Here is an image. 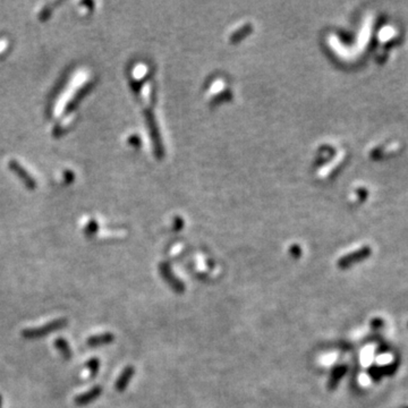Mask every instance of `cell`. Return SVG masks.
I'll list each match as a JSON object with an SVG mask.
<instances>
[{
	"instance_id": "cell-4",
	"label": "cell",
	"mask_w": 408,
	"mask_h": 408,
	"mask_svg": "<svg viewBox=\"0 0 408 408\" xmlns=\"http://www.w3.org/2000/svg\"><path fill=\"white\" fill-rule=\"evenodd\" d=\"M9 168H11V169L15 172V174L20 177V178L23 180V183H24L27 187H30V188H34L35 186H36V183H35V180L33 179V177H32L29 172H27L24 168H23L20 163L18 162H16V161H14V160H12L11 162H9Z\"/></svg>"
},
{
	"instance_id": "cell-10",
	"label": "cell",
	"mask_w": 408,
	"mask_h": 408,
	"mask_svg": "<svg viewBox=\"0 0 408 408\" xmlns=\"http://www.w3.org/2000/svg\"><path fill=\"white\" fill-rule=\"evenodd\" d=\"M86 365H88V367H89L91 376H92V378L97 376L99 369H100V361L98 360V358H91V360H89L88 363H86Z\"/></svg>"
},
{
	"instance_id": "cell-9",
	"label": "cell",
	"mask_w": 408,
	"mask_h": 408,
	"mask_svg": "<svg viewBox=\"0 0 408 408\" xmlns=\"http://www.w3.org/2000/svg\"><path fill=\"white\" fill-rule=\"evenodd\" d=\"M54 347L57 348V351L61 354V356L65 358V360H71L73 354L66 339L63 338L56 339V342H54Z\"/></svg>"
},
{
	"instance_id": "cell-12",
	"label": "cell",
	"mask_w": 408,
	"mask_h": 408,
	"mask_svg": "<svg viewBox=\"0 0 408 408\" xmlns=\"http://www.w3.org/2000/svg\"><path fill=\"white\" fill-rule=\"evenodd\" d=\"M0 408H3V397H2V394H0Z\"/></svg>"
},
{
	"instance_id": "cell-7",
	"label": "cell",
	"mask_w": 408,
	"mask_h": 408,
	"mask_svg": "<svg viewBox=\"0 0 408 408\" xmlns=\"http://www.w3.org/2000/svg\"><path fill=\"white\" fill-rule=\"evenodd\" d=\"M115 340V335L111 332H106L101 334H95L88 339V345L90 347H98L102 345H108Z\"/></svg>"
},
{
	"instance_id": "cell-5",
	"label": "cell",
	"mask_w": 408,
	"mask_h": 408,
	"mask_svg": "<svg viewBox=\"0 0 408 408\" xmlns=\"http://www.w3.org/2000/svg\"><path fill=\"white\" fill-rule=\"evenodd\" d=\"M102 393V387L97 385V387H93L92 389H90L89 391H86L84 393L80 394L75 398V403L77 406H85L89 405L92 401H94L100 394Z\"/></svg>"
},
{
	"instance_id": "cell-11",
	"label": "cell",
	"mask_w": 408,
	"mask_h": 408,
	"mask_svg": "<svg viewBox=\"0 0 408 408\" xmlns=\"http://www.w3.org/2000/svg\"><path fill=\"white\" fill-rule=\"evenodd\" d=\"M95 230H97V225H95L94 222H92V225H90V226L88 227V229H86V234H88V235H92Z\"/></svg>"
},
{
	"instance_id": "cell-3",
	"label": "cell",
	"mask_w": 408,
	"mask_h": 408,
	"mask_svg": "<svg viewBox=\"0 0 408 408\" xmlns=\"http://www.w3.org/2000/svg\"><path fill=\"white\" fill-rule=\"evenodd\" d=\"M160 274L162 276V278L166 280V283L170 286V287L174 289V292L177 294H183L185 290V286L181 283L179 279H177L176 277L172 275V272L170 271V267L168 266L166 263L160 265Z\"/></svg>"
},
{
	"instance_id": "cell-8",
	"label": "cell",
	"mask_w": 408,
	"mask_h": 408,
	"mask_svg": "<svg viewBox=\"0 0 408 408\" xmlns=\"http://www.w3.org/2000/svg\"><path fill=\"white\" fill-rule=\"evenodd\" d=\"M346 371H347V366H345V365H338L334 367L332 372H331V375H330V379L328 382V388L330 390H332L337 387L339 381L342 380V378L345 374H346Z\"/></svg>"
},
{
	"instance_id": "cell-1",
	"label": "cell",
	"mask_w": 408,
	"mask_h": 408,
	"mask_svg": "<svg viewBox=\"0 0 408 408\" xmlns=\"http://www.w3.org/2000/svg\"><path fill=\"white\" fill-rule=\"evenodd\" d=\"M67 325V320L66 319H58L49 322V323L44 324L40 328H32V329H26L22 332V335L25 339H40L43 338L45 335H48L49 333L54 332V331H58L62 328H65Z\"/></svg>"
},
{
	"instance_id": "cell-2",
	"label": "cell",
	"mask_w": 408,
	"mask_h": 408,
	"mask_svg": "<svg viewBox=\"0 0 408 408\" xmlns=\"http://www.w3.org/2000/svg\"><path fill=\"white\" fill-rule=\"evenodd\" d=\"M371 255V248L370 247H363L357 249V251L353 252L351 254H348V255L342 257L338 262V266L340 269H348L349 266H352L353 264H355V263L360 262L365 260Z\"/></svg>"
},
{
	"instance_id": "cell-6",
	"label": "cell",
	"mask_w": 408,
	"mask_h": 408,
	"mask_svg": "<svg viewBox=\"0 0 408 408\" xmlns=\"http://www.w3.org/2000/svg\"><path fill=\"white\" fill-rule=\"evenodd\" d=\"M134 372H135V370H134L133 366L125 367L124 371H122L121 374L119 375V378H118L117 381H116L115 388H116L117 391H119V392L125 391V389L128 387L131 378H133Z\"/></svg>"
}]
</instances>
